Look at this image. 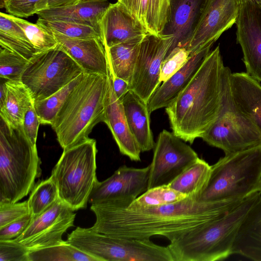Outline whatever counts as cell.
<instances>
[{
  "label": "cell",
  "instance_id": "6da1fadb",
  "mask_svg": "<svg viewBox=\"0 0 261 261\" xmlns=\"http://www.w3.org/2000/svg\"><path fill=\"white\" fill-rule=\"evenodd\" d=\"M135 199L119 198L92 204L94 231L110 237L137 240L154 236L170 242L183 233L214 220L242 200L203 202L187 197L175 203L141 210L128 205Z\"/></svg>",
  "mask_w": 261,
  "mask_h": 261
},
{
  "label": "cell",
  "instance_id": "7a4b0ae2",
  "mask_svg": "<svg viewBox=\"0 0 261 261\" xmlns=\"http://www.w3.org/2000/svg\"><path fill=\"white\" fill-rule=\"evenodd\" d=\"M224 66L218 45L186 88L166 108L172 133L186 142L192 144L201 138L218 117Z\"/></svg>",
  "mask_w": 261,
  "mask_h": 261
},
{
  "label": "cell",
  "instance_id": "3957f363",
  "mask_svg": "<svg viewBox=\"0 0 261 261\" xmlns=\"http://www.w3.org/2000/svg\"><path fill=\"white\" fill-rule=\"evenodd\" d=\"M108 86V75L85 73L69 94L51 125L63 150L88 139L103 122Z\"/></svg>",
  "mask_w": 261,
  "mask_h": 261
},
{
  "label": "cell",
  "instance_id": "277c9868",
  "mask_svg": "<svg viewBox=\"0 0 261 261\" xmlns=\"http://www.w3.org/2000/svg\"><path fill=\"white\" fill-rule=\"evenodd\" d=\"M261 195L256 192L224 215L189 230L167 246L174 261H216L232 255L233 243L247 213Z\"/></svg>",
  "mask_w": 261,
  "mask_h": 261
},
{
  "label": "cell",
  "instance_id": "5b68a950",
  "mask_svg": "<svg viewBox=\"0 0 261 261\" xmlns=\"http://www.w3.org/2000/svg\"><path fill=\"white\" fill-rule=\"evenodd\" d=\"M37 146L24 134L23 126L0 123V203L17 202L31 192L41 175Z\"/></svg>",
  "mask_w": 261,
  "mask_h": 261
},
{
  "label": "cell",
  "instance_id": "8992f818",
  "mask_svg": "<svg viewBox=\"0 0 261 261\" xmlns=\"http://www.w3.org/2000/svg\"><path fill=\"white\" fill-rule=\"evenodd\" d=\"M261 189V145L225 154L211 166L207 185L197 200H242Z\"/></svg>",
  "mask_w": 261,
  "mask_h": 261
},
{
  "label": "cell",
  "instance_id": "52a82bcc",
  "mask_svg": "<svg viewBox=\"0 0 261 261\" xmlns=\"http://www.w3.org/2000/svg\"><path fill=\"white\" fill-rule=\"evenodd\" d=\"M96 141H86L63 150L52 170L51 177L58 191L59 199L74 211L87 207L97 182Z\"/></svg>",
  "mask_w": 261,
  "mask_h": 261
},
{
  "label": "cell",
  "instance_id": "ba28073f",
  "mask_svg": "<svg viewBox=\"0 0 261 261\" xmlns=\"http://www.w3.org/2000/svg\"><path fill=\"white\" fill-rule=\"evenodd\" d=\"M231 71L223 66L221 105L219 115L201 138L225 154L242 151L261 145V135L253 123L236 106L231 92Z\"/></svg>",
  "mask_w": 261,
  "mask_h": 261
},
{
  "label": "cell",
  "instance_id": "9c48e42d",
  "mask_svg": "<svg viewBox=\"0 0 261 261\" xmlns=\"http://www.w3.org/2000/svg\"><path fill=\"white\" fill-rule=\"evenodd\" d=\"M68 242L98 261H174L167 246L150 239L115 238L91 227H77L70 233Z\"/></svg>",
  "mask_w": 261,
  "mask_h": 261
},
{
  "label": "cell",
  "instance_id": "30bf717a",
  "mask_svg": "<svg viewBox=\"0 0 261 261\" xmlns=\"http://www.w3.org/2000/svg\"><path fill=\"white\" fill-rule=\"evenodd\" d=\"M83 73L82 68L58 45L30 60L21 82L35 101L54 94Z\"/></svg>",
  "mask_w": 261,
  "mask_h": 261
},
{
  "label": "cell",
  "instance_id": "8fae6325",
  "mask_svg": "<svg viewBox=\"0 0 261 261\" xmlns=\"http://www.w3.org/2000/svg\"><path fill=\"white\" fill-rule=\"evenodd\" d=\"M153 149L147 190L167 186L199 158L185 141L166 129L159 134Z\"/></svg>",
  "mask_w": 261,
  "mask_h": 261
},
{
  "label": "cell",
  "instance_id": "7c38bea8",
  "mask_svg": "<svg viewBox=\"0 0 261 261\" xmlns=\"http://www.w3.org/2000/svg\"><path fill=\"white\" fill-rule=\"evenodd\" d=\"M173 41L171 35L147 33L140 44L129 89L147 103L161 84L162 65Z\"/></svg>",
  "mask_w": 261,
  "mask_h": 261
},
{
  "label": "cell",
  "instance_id": "4fadbf2b",
  "mask_svg": "<svg viewBox=\"0 0 261 261\" xmlns=\"http://www.w3.org/2000/svg\"><path fill=\"white\" fill-rule=\"evenodd\" d=\"M76 214L58 199L49 208L32 219L25 230L14 239L29 251L65 242L63 234L74 226Z\"/></svg>",
  "mask_w": 261,
  "mask_h": 261
},
{
  "label": "cell",
  "instance_id": "5bb4252c",
  "mask_svg": "<svg viewBox=\"0 0 261 261\" xmlns=\"http://www.w3.org/2000/svg\"><path fill=\"white\" fill-rule=\"evenodd\" d=\"M240 0H207L186 47L190 56L214 42L238 18Z\"/></svg>",
  "mask_w": 261,
  "mask_h": 261
},
{
  "label": "cell",
  "instance_id": "9a60e30c",
  "mask_svg": "<svg viewBox=\"0 0 261 261\" xmlns=\"http://www.w3.org/2000/svg\"><path fill=\"white\" fill-rule=\"evenodd\" d=\"M237 40L243 54L246 73L261 82V7L251 1L241 3L236 22Z\"/></svg>",
  "mask_w": 261,
  "mask_h": 261
},
{
  "label": "cell",
  "instance_id": "2e32d148",
  "mask_svg": "<svg viewBox=\"0 0 261 261\" xmlns=\"http://www.w3.org/2000/svg\"><path fill=\"white\" fill-rule=\"evenodd\" d=\"M149 170V165L140 168L120 166L110 177L97 182L88 203L92 205L119 198L136 199L147 190Z\"/></svg>",
  "mask_w": 261,
  "mask_h": 261
},
{
  "label": "cell",
  "instance_id": "e0dca14e",
  "mask_svg": "<svg viewBox=\"0 0 261 261\" xmlns=\"http://www.w3.org/2000/svg\"><path fill=\"white\" fill-rule=\"evenodd\" d=\"M103 122L110 130L120 152L131 161H140L141 151L129 129L122 103L115 93L110 72Z\"/></svg>",
  "mask_w": 261,
  "mask_h": 261
},
{
  "label": "cell",
  "instance_id": "ac0fdd59",
  "mask_svg": "<svg viewBox=\"0 0 261 261\" xmlns=\"http://www.w3.org/2000/svg\"><path fill=\"white\" fill-rule=\"evenodd\" d=\"M54 35L59 46L76 62L84 73L109 75L106 49L101 38L69 39Z\"/></svg>",
  "mask_w": 261,
  "mask_h": 261
},
{
  "label": "cell",
  "instance_id": "d6986e66",
  "mask_svg": "<svg viewBox=\"0 0 261 261\" xmlns=\"http://www.w3.org/2000/svg\"><path fill=\"white\" fill-rule=\"evenodd\" d=\"M214 43L210 44L190 56L186 64L176 73L159 86L149 98V112L167 108L174 101L192 80Z\"/></svg>",
  "mask_w": 261,
  "mask_h": 261
},
{
  "label": "cell",
  "instance_id": "ffe728a7",
  "mask_svg": "<svg viewBox=\"0 0 261 261\" xmlns=\"http://www.w3.org/2000/svg\"><path fill=\"white\" fill-rule=\"evenodd\" d=\"M206 1L171 0L169 20L162 33L174 37L167 54L176 47L186 48Z\"/></svg>",
  "mask_w": 261,
  "mask_h": 261
},
{
  "label": "cell",
  "instance_id": "44dd1931",
  "mask_svg": "<svg viewBox=\"0 0 261 261\" xmlns=\"http://www.w3.org/2000/svg\"><path fill=\"white\" fill-rule=\"evenodd\" d=\"M147 33L118 2L110 4L101 20V38L106 47L143 38Z\"/></svg>",
  "mask_w": 261,
  "mask_h": 261
},
{
  "label": "cell",
  "instance_id": "7402d4cb",
  "mask_svg": "<svg viewBox=\"0 0 261 261\" xmlns=\"http://www.w3.org/2000/svg\"><path fill=\"white\" fill-rule=\"evenodd\" d=\"M111 3L108 0H81L75 5L39 11L38 18L70 21L91 26L101 34L102 17Z\"/></svg>",
  "mask_w": 261,
  "mask_h": 261
},
{
  "label": "cell",
  "instance_id": "603a6c76",
  "mask_svg": "<svg viewBox=\"0 0 261 261\" xmlns=\"http://www.w3.org/2000/svg\"><path fill=\"white\" fill-rule=\"evenodd\" d=\"M233 100L240 111L256 126L261 135V85L246 72L231 73Z\"/></svg>",
  "mask_w": 261,
  "mask_h": 261
},
{
  "label": "cell",
  "instance_id": "cb8c5ba5",
  "mask_svg": "<svg viewBox=\"0 0 261 261\" xmlns=\"http://www.w3.org/2000/svg\"><path fill=\"white\" fill-rule=\"evenodd\" d=\"M232 254L261 261V195L239 226L233 243Z\"/></svg>",
  "mask_w": 261,
  "mask_h": 261
},
{
  "label": "cell",
  "instance_id": "d4e9b609",
  "mask_svg": "<svg viewBox=\"0 0 261 261\" xmlns=\"http://www.w3.org/2000/svg\"><path fill=\"white\" fill-rule=\"evenodd\" d=\"M122 103L129 129L141 152L153 149L155 143L147 103L131 90L124 96Z\"/></svg>",
  "mask_w": 261,
  "mask_h": 261
},
{
  "label": "cell",
  "instance_id": "484cf974",
  "mask_svg": "<svg viewBox=\"0 0 261 261\" xmlns=\"http://www.w3.org/2000/svg\"><path fill=\"white\" fill-rule=\"evenodd\" d=\"M5 83L7 96L0 107L1 118L9 126L19 128L23 126L24 116L34 100L30 91L21 81L5 80Z\"/></svg>",
  "mask_w": 261,
  "mask_h": 261
},
{
  "label": "cell",
  "instance_id": "4316f807",
  "mask_svg": "<svg viewBox=\"0 0 261 261\" xmlns=\"http://www.w3.org/2000/svg\"><path fill=\"white\" fill-rule=\"evenodd\" d=\"M144 37L128 40L110 47H105L109 71L112 75L121 78L130 85L140 44Z\"/></svg>",
  "mask_w": 261,
  "mask_h": 261
},
{
  "label": "cell",
  "instance_id": "83f0119b",
  "mask_svg": "<svg viewBox=\"0 0 261 261\" xmlns=\"http://www.w3.org/2000/svg\"><path fill=\"white\" fill-rule=\"evenodd\" d=\"M211 171V166L199 158L167 186L197 200L207 185Z\"/></svg>",
  "mask_w": 261,
  "mask_h": 261
},
{
  "label": "cell",
  "instance_id": "f1b7e54d",
  "mask_svg": "<svg viewBox=\"0 0 261 261\" xmlns=\"http://www.w3.org/2000/svg\"><path fill=\"white\" fill-rule=\"evenodd\" d=\"M0 45L29 60L38 55L22 29L3 12L0 14Z\"/></svg>",
  "mask_w": 261,
  "mask_h": 261
},
{
  "label": "cell",
  "instance_id": "f546056e",
  "mask_svg": "<svg viewBox=\"0 0 261 261\" xmlns=\"http://www.w3.org/2000/svg\"><path fill=\"white\" fill-rule=\"evenodd\" d=\"M29 261H98L96 257L65 242L30 251Z\"/></svg>",
  "mask_w": 261,
  "mask_h": 261
},
{
  "label": "cell",
  "instance_id": "4dcf8cb0",
  "mask_svg": "<svg viewBox=\"0 0 261 261\" xmlns=\"http://www.w3.org/2000/svg\"><path fill=\"white\" fill-rule=\"evenodd\" d=\"M84 73L71 81L62 89L50 96L34 101L36 112L40 123L51 125L55 117L72 89L82 80Z\"/></svg>",
  "mask_w": 261,
  "mask_h": 261
},
{
  "label": "cell",
  "instance_id": "1f68e13d",
  "mask_svg": "<svg viewBox=\"0 0 261 261\" xmlns=\"http://www.w3.org/2000/svg\"><path fill=\"white\" fill-rule=\"evenodd\" d=\"M188 197L168 186L156 187L147 190L134 200L128 207L141 210L180 201Z\"/></svg>",
  "mask_w": 261,
  "mask_h": 261
},
{
  "label": "cell",
  "instance_id": "d6a6232c",
  "mask_svg": "<svg viewBox=\"0 0 261 261\" xmlns=\"http://www.w3.org/2000/svg\"><path fill=\"white\" fill-rule=\"evenodd\" d=\"M59 199L57 186L51 176L35 184L28 200L30 214L36 217L49 208Z\"/></svg>",
  "mask_w": 261,
  "mask_h": 261
},
{
  "label": "cell",
  "instance_id": "836d02e7",
  "mask_svg": "<svg viewBox=\"0 0 261 261\" xmlns=\"http://www.w3.org/2000/svg\"><path fill=\"white\" fill-rule=\"evenodd\" d=\"M37 23L49 30L53 34L65 39H80L94 37L101 38L100 34L94 28L83 24L41 18H38Z\"/></svg>",
  "mask_w": 261,
  "mask_h": 261
},
{
  "label": "cell",
  "instance_id": "e575fe53",
  "mask_svg": "<svg viewBox=\"0 0 261 261\" xmlns=\"http://www.w3.org/2000/svg\"><path fill=\"white\" fill-rule=\"evenodd\" d=\"M8 15L22 29L38 54L58 46V42L54 34L42 25L9 14Z\"/></svg>",
  "mask_w": 261,
  "mask_h": 261
},
{
  "label": "cell",
  "instance_id": "d590c367",
  "mask_svg": "<svg viewBox=\"0 0 261 261\" xmlns=\"http://www.w3.org/2000/svg\"><path fill=\"white\" fill-rule=\"evenodd\" d=\"M29 60L6 47L0 48V77L6 81H21Z\"/></svg>",
  "mask_w": 261,
  "mask_h": 261
},
{
  "label": "cell",
  "instance_id": "8d00e7d4",
  "mask_svg": "<svg viewBox=\"0 0 261 261\" xmlns=\"http://www.w3.org/2000/svg\"><path fill=\"white\" fill-rule=\"evenodd\" d=\"M170 2L171 0H149V33L159 34L163 32L169 20Z\"/></svg>",
  "mask_w": 261,
  "mask_h": 261
},
{
  "label": "cell",
  "instance_id": "74e56055",
  "mask_svg": "<svg viewBox=\"0 0 261 261\" xmlns=\"http://www.w3.org/2000/svg\"><path fill=\"white\" fill-rule=\"evenodd\" d=\"M189 51L185 48L176 47L168 53L163 62L160 81L164 82L179 70L190 58Z\"/></svg>",
  "mask_w": 261,
  "mask_h": 261
},
{
  "label": "cell",
  "instance_id": "f35d334b",
  "mask_svg": "<svg viewBox=\"0 0 261 261\" xmlns=\"http://www.w3.org/2000/svg\"><path fill=\"white\" fill-rule=\"evenodd\" d=\"M43 0H0L1 8L5 7L9 14L28 18L37 13V7Z\"/></svg>",
  "mask_w": 261,
  "mask_h": 261
},
{
  "label": "cell",
  "instance_id": "ab89813d",
  "mask_svg": "<svg viewBox=\"0 0 261 261\" xmlns=\"http://www.w3.org/2000/svg\"><path fill=\"white\" fill-rule=\"evenodd\" d=\"M29 251L14 239L0 240V261H29Z\"/></svg>",
  "mask_w": 261,
  "mask_h": 261
},
{
  "label": "cell",
  "instance_id": "60d3db41",
  "mask_svg": "<svg viewBox=\"0 0 261 261\" xmlns=\"http://www.w3.org/2000/svg\"><path fill=\"white\" fill-rule=\"evenodd\" d=\"M29 214L28 200L14 203H0V228Z\"/></svg>",
  "mask_w": 261,
  "mask_h": 261
},
{
  "label": "cell",
  "instance_id": "b9f144b4",
  "mask_svg": "<svg viewBox=\"0 0 261 261\" xmlns=\"http://www.w3.org/2000/svg\"><path fill=\"white\" fill-rule=\"evenodd\" d=\"M117 2L149 33L148 12L149 0H118Z\"/></svg>",
  "mask_w": 261,
  "mask_h": 261
},
{
  "label": "cell",
  "instance_id": "7bdbcfd3",
  "mask_svg": "<svg viewBox=\"0 0 261 261\" xmlns=\"http://www.w3.org/2000/svg\"><path fill=\"white\" fill-rule=\"evenodd\" d=\"M32 219L30 214L0 228V240L15 239L27 228Z\"/></svg>",
  "mask_w": 261,
  "mask_h": 261
},
{
  "label": "cell",
  "instance_id": "ee69618b",
  "mask_svg": "<svg viewBox=\"0 0 261 261\" xmlns=\"http://www.w3.org/2000/svg\"><path fill=\"white\" fill-rule=\"evenodd\" d=\"M40 124L33 104L24 116L23 128L25 135L34 145H36L38 131Z\"/></svg>",
  "mask_w": 261,
  "mask_h": 261
},
{
  "label": "cell",
  "instance_id": "f6af8a7d",
  "mask_svg": "<svg viewBox=\"0 0 261 261\" xmlns=\"http://www.w3.org/2000/svg\"><path fill=\"white\" fill-rule=\"evenodd\" d=\"M110 74L115 93L119 100L122 102L124 96L130 90L129 84L121 78L112 75L110 72Z\"/></svg>",
  "mask_w": 261,
  "mask_h": 261
},
{
  "label": "cell",
  "instance_id": "bcb514c9",
  "mask_svg": "<svg viewBox=\"0 0 261 261\" xmlns=\"http://www.w3.org/2000/svg\"><path fill=\"white\" fill-rule=\"evenodd\" d=\"M81 1V0H43L37 6V12L47 9L72 6L76 4Z\"/></svg>",
  "mask_w": 261,
  "mask_h": 261
},
{
  "label": "cell",
  "instance_id": "7dc6e473",
  "mask_svg": "<svg viewBox=\"0 0 261 261\" xmlns=\"http://www.w3.org/2000/svg\"><path fill=\"white\" fill-rule=\"evenodd\" d=\"M7 87L5 81L1 84L0 86V107L2 106L6 100L7 96Z\"/></svg>",
  "mask_w": 261,
  "mask_h": 261
},
{
  "label": "cell",
  "instance_id": "c3c4849f",
  "mask_svg": "<svg viewBox=\"0 0 261 261\" xmlns=\"http://www.w3.org/2000/svg\"><path fill=\"white\" fill-rule=\"evenodd\" d=\"M251 1L253 2H254L255 3L257 4L258 5H259L260 7H261V0H240L241 3L243 1Z\"/></svg>",
  "mask_w": 261,
  "mask_h": 261
},
{
  "label": "cell",
  "instance_id": "681fc988",
  "mask_svg": "<svg viewBox=\"0 0 261 261\" xmlns=\"http://www.w3.org/2000/svg\"><path fill=\"white\" fill-rule=\"evenodd\" d=\"M260 192H261V189H260Z\"/></svg>",
  "mask_w": 261,
  "mask_h": 261
}]
</instances>
